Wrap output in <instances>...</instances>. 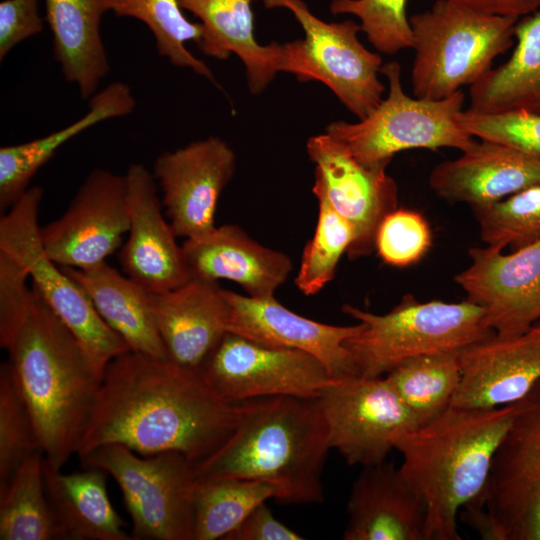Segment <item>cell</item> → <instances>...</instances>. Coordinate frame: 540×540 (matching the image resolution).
<instances>
[{
    "label": "cell",
    "instance_id": "cell-1",
    "mask_svg": "<svg viewBox=\"0 0 540 540\" xmlns=\"http://www.w3.org/2000/svg\"><path fill=\"white\" fill-rule=\"evenodd\" d=\"M249 407L250 400L218 397L195 369L129 350L104 370L77 455L117 443L143 456L178 452L194 467L223 445Z\"/></svg>",
    "mask_w": 540,
    "mask_h": 540
},
{
    "label": "cell",
    "instance_id": "cell-2",
    "mask_svg": "<svg viewBox=\"0 0 540 540\" xmlns=\"http://www.w3.org/2000/svg\"><path fill=\"white\" fill-rule=\"evenodd\" d=\"M24 316L0 329L14 380L46 460L61 469L78 446L101 385L88 352L32 284Z\"/></svg>",
    "mask_w": 540,
    "mask_h": 540
},
{
    "label": "cell",
    "instance_id": "cell-3",
    "mask_svg": "<svg viewBox=\"0 0 540 540\" xmlns=\"http://www.w3.org/2000/svg\"><path fill=\"white\" fill-rule=\"evenodd\" d=\"M330 449L319 398L265 397L250 400L232 435L192 468L196 482L267 481L279 488L276 500L281 503H322V472Z\"/></svg>",
    "mask_w": 540,
    "mask_h": 540
},
{
    "label": "cell",
    "instance_id": "cell-4",
    "mask_svg": "<svg viewBox=\"0 0 540 540\" xmlns=\"http://www.w3.org/2000/svg\"><path fill=\"white\" fill-rule=\"evenodd\" d=\"M518 402L491 409L449 406L397 443L401 474L426 508L425 540H460L458 515L485 488Z\"/></svg>",
    "mask_w": 540,
    "mask_h": 540
},
{
    "label": "cell",
    "instance_id": "cell-5",
    "mask_svg": "<svg viewBox=\"0 0 540 540\" xmlns=\"http://www.w3.org/2000/svg\"><path fill=\"white\" fill-rule=\"evenodd\" d=\"M518 19L479 13L450 0L413 14L409 23L415 56L413 95L439 100L472 86L492 69L493 60L514 44Z\"/></svg>",
    "mask_w": 540,
    "mask_h": 540
},
{
    "label": "cell",
    "instance_id": "cell-6",
    "mask_svg": "<svg viewBox=\"0 0 540 540\" xmlns=\"http://www.w3.org/2000/svg\"><path fill=\"white\" fill-rule=\"evenodd\" d=\"M342 311L362 323V329L345 341L359 377H384L402 361L439 352H458L494 333L485 312L469 300L420 302L405 295L385 314L352 305Z\"/></svg>",
    "mask_w": 540,
    "mask_h": 540
},
{
    "label": "cell",
    "instance_id": "cell-7",
    "mask_svg": "<svg viewBox=\"0 0 540 540\" xmlns=\"http://www.w3.org/2000/svg\"><path fill=\"white\" fill-rule=\"evenodd\" d=\"M380 73L388 81L386 98L356 123L335 121L326 127V133L357 161L388 165L396 153L404 150L464 151L475 143L459 121L465 101L461 90L439 100L410 97L402 87L399 63L383 64Z\"/></svg>",
    "mask_w": 540,
    "mask_h": 540
},
{
    "label": "cell",
    "instance_id": "cell-8",
    "mask_svg": "<svg viewBox=\"0 0 540 540\" xmlns=\"http://www.w3.org/2000/svg\"><path fill=\"white\" fill-rule=\"evenodd\" d=\"M460 515L487 540H540V384L518 402L479 497Z\"/></svg>",
    "mask_w": 540,
    "mask_h": 540
},
{
    "label": "cell",
    "instance_id": "cell-9",
    "mask_svg": "<svg viewBox=\"0 0 540 540\" xmlns=\"http://www.w3.org/2000/svg\"><path fill=\"white\" fill-rule=\"evenodd\" d=\"M86 468L111 475L132 519V540H193L196 480L188 459L178 452L137 456L109 443L78 455Z\"/></svg>",
    "mask_w": 540,
    "mask_h": 540
},
{
    "label": "cell",
    "instance_id": "cell-10",
    "mask_svg": "<svg viewBox=\"0 0 540 540\" xmlns=\"http://www.w3.org/2000/svg\"><path fill=\"white\" fill-rule=\"evenodd\" d=\"M266 8L292 13L305 37L284 43L282 72L301 81L326 85L359 120L382 101L385 86L379 79L382 58L359 40L360 25L353 20L325 22L303 0H262Z\"/></svg>",
    "mask_w": 540,
    "mask_h": 540
},
{
    "label": "cell",
    "instance_id": "cell-11",
    "mask_svg": "<svg viewBox=\"0 0 540 540\" xmlns=\"http://www.w3.org/2000/svg\"><path fill=\"white\" fill-rule=\"evenodd\" d=\"M43 190L29 187L0 217V251L24 266L32 284L75 334L103 376L108 363L128 345L99 316L81 287L46 253L40 238Z\"/></svg>",
    "mask_w": 540,
    "mask_h": 540
},
{
    "label": "cell",
    "instance_id": "cell-12",
    "mask_svg": "<svg viewBox=\"0 0 540 540\" xmlns=\"http://www.w3.org/2000/svg\"><path fill=\"white\" fill-rule=\"evenodd\" d=\"M196 370L205 384L229 403L273 396L319 398L338 381L311 354L229 331Z\"/></svg>",
    "mask_w": 540,
    "mask_h": 540
},
{
    "label": "cell",
    "instance_id": "cell-13",
    "mask_svg": "<svg viewBox=\"0 0 540 540\" xmlns=\"http://www.w3.org/2000/svg\"><path fill=\"white\" fill-rule=\"evenodd\" d=\"M319 399L330 447L350 466L386 461L398 441L420 426L385 377L338 380Z\"/></svg>",
    "mask_w": 540,
    "mask_h": 540
},
{
    "label": "cell",
    "instance_id": "cell-14",
    "mask_svg": "<svg viewBox=\"0 0 540 540\" xmlns=\"http://www.w3.org/2000/svg\"><path fill=\"white\" fill-rule=\"evenodd\" d=\"M129 230L125 174L96 168L65 212L40 228L47 255L61 267L89 269L120 249Z\"/></svg>",
    "mask_w": 540,
    "mask_h": 540
},
{
    "label": "cell",
    "instance_id": "cell-15",
    "mask_svg": "<svg viewBox=\"0 0 540 540\" xmlns=\"http://www.w3.org/2000/svg\"><path fill=\"white\" fill-rule=\"evenodd\" d=\"M306 151L314 163L315 196H323L354 229L346 254L351 260L370 255L382 220L398 208V187L388 165L364 164L326 132L308 139Z\"/></svg>",
    "mask_w": 540,
    "mask_h": 540
},
{
    "label": "cell",
    "instance_id": "cell-16",
    "mask_svg": "<svg viewBox=\"0 0 540 540\" xmlns=\"http://www.w3.org/2000/svg\"><path fill=\"white\" fill-rule=\"evenodd\" d=\"M235 168L234 151L216 136L164 151L156 158L152 174L177 237L195 239L216 228L217 202Z\"/></svg>",
    "mask_w": 540,
    "mask_h": 540
},
{
    "label": "cell",
    "instance_id": "cell-17",
    "mask_svg": "<svg viewBox=\"0 0 540 540\" xmlns=\"http://www.w3.org/2000/svg\"><path fill=\"white\" fill-rule=\"evenodd\" d=\"M468 256L470 265L454 281L467 300L484 309L495 334L519 335L540 320V241L509 254L472 247Z\"/></svg>",
    "mask_w": 540,
    "mask_h": 540
},
{
    "label": "cell",
    "instance_id": "cell-18",
    "mask_svg": "<svg viewBox=\"0 0 540 540\" xmlns=\"http://www.w3.org/2000/svg\"><path fill=\"white\" fill-rule=\"evenodd\" d=\"M129 230L119 249L123 273L150 293L176 288L191 279L182 245L163 215L156 180L143 164L125 173Z\"/></svg>",
    "mask_w": 540,
    "mask_h": 540
},
{
    "label": "cell",
    "instance_id": "cell-19",
    "mask_svg": "<svg viewBox=\"0 0 540 540\" xmlns=\"http://www.w3.org/2000/svg\"><path fill=\"white\" fill-rule=\"evenodd\" d=\"M461 381L451 406L491 409L524 399L540 384V320L515 336L488 337L459 351Z\"/></svg>",
    "mask_w": 540,
    "mask_h": 540
},
{
    "label": "cell",
    "instance_id": "cell-20",
    "mask_svg": "<svg viewBox=\"0 0 540 540\" xmlns=\"http://www.w3.org/2000/svg\"><path fill=\"white\" fill-rule=\"evenodd\" d=\"M230 305L228 331L267 345L304 351L317 358L338 380L359 377L345 341L362 323L335 326L296 314L275 298H254L223 289Z\"/></svg>",
    "mask_w": 540,
    "mask_h": 540
},
{
    "label": "cell",
    "instance_id": "cell-21",
    "mask_svg": "<svg viewBox=\"0 0 540 540\" xmlns=\"http://www.w3.org/2000/svg\"><path fill=\"white\" fill-rule=\"evenodd\" d=\"M150 301L168 359L182 367L196 370L228 332L230 305L218 282L191 278Z\"/></svg>",
    "mask_w": 540,
    "mask_h": 540
},
{
    "label": "cell",
    "instance_id": "cell-22",
    "mask_svg": "<svg viewBox=\"0 0 540 540\" xmlns=\"http://www.w3.org/2000/svg\"><path fill=\"white\" fill-rule=\"evenodd\" d=\"M428 183L441 199L476 207L540 184V160L511 146L475 141L454 159L437 164Z\"/></svg>",
    "mask_w": 540,
    "mask_h": 540
},
{
    "label": "cell",
    "instance_id": "cell-23",
    "mask_svg": "<svg viewBox=\"0 0 540 540\" xmlns=\"http://www.w3.org/2000/svg\"><path fill=\"white\" fill-rule=\"evenodd\" d=\"M347 514L344 540H425V504L393 463L362 467Z\"/></svg>",
    "mask_w": 540,
    "mask_h": 540
},
{
    "label": "cell",
    "instance_id": "cell-24",
    "mask_svg": "<svg viewBox=\"0 0 540 540\" xmlns=\"http://www.w3.org/2000/svg\"><path fill=\"white\" fill-rule=\"evenodd\" d=\"M182 250L191 278L230 280L254 298L273 297L292 271L288 255L263 246L234 224L185 239Z\"/></svg>",
    "mask_w": 540,
    "mask_h": 540
},
{
    "label": "cell",
    "instance_id": "cell-25",
    "mask_svg": "<svg viewBox=\"0 0 540 540\" xmlns=\"http://www.w3.org/2000/svg\"><path fill=\"white\" fill-rule=\"evenodd\" d=\"M203 27L197 43L206 56L226 60L235 54L245 67L251 94L262 93L282 72L284 43L259 44L254 34L251 0H177Z\"/></svg>",
    "mask_w": 540,
    "mask_h": 540
},
{
    "label": "cell",
    "instance_id": "cell-26",
    "mask_svg": "<svg viewBox=\"0 0 540 540\" xmlns=\"http://www.w3.org/2000/svg\"><path fill=\"white\" fill-rule=\"evenodd\" d=\"M55 60L65 80L90 99L110 71L101 36L110 0H44Z\"/></svg>",
    "mask_w": 540,
    "mask_h": 540
},
{
    "label": "cell",
    "instance_id": "cell-27",
    "mask_svg": "<svg viewBox=\"0 0 540 540\" xmlns=\"http://www.w3.org/2000/svg\"><path fill=\"white\" fill-rule=\"evenodd\" d=\"M62 269L81 287L99 316L130 350L168 359L149 291L107 262L89 269Z\"/></svg>",
    "mask_w": 540,
    "mask_h": 540
},
{
    "label": "cell",
    "instance_id": "cell-28",
    "mask_svg": "<svg viewBox=\"0 0 540 540\" xmlns=\"http://www.w3.org/2000/svg\"><path fill=\"white\" fill-rule=\"evenodd\" d=\"M135 106L130 87L120 81L112 82L89 99L88 111L72 124L41 138L1 147V213L7 212L18 201L36 173L66 142L98 123L131 114Z\"/></svg>",
    "mask_w": 540,
    "mask_h": 540
},
{
    "label": "cell",
    "instance_id": "cell-29",
    "mask_svg": "<svg viewBox=\"0 0 540 540\" xmlns=\"http://www.w3.org/2000/svg\"><path fill=\"white\" fill-rule=\"evenodd\" d=\"M44 483L65 540L132 539L110 502L104 471L64 474L44 458Z\"/></svg>",
    "mask_w": 540,
    "mask_h": 540
},
{
    "label": "cell",
    "instance_id": "cell-30",
    "mask_svg": "<svg viewBox=\"0 0 540 540\" xmlns=\"http://www.w3.org/2000/svg\"><path fill=\"white\" fill-rule=\"evenodd\" d=\"M510 58L470 86L469 110L540 114V9L518 19Z\"/></svg>",
    "mask_w": 540,
    "mask_h": 540
},
{
    "label": "cell",
    "instance_id": "cell-31",
    "mask_svg": "<svg viewBox=\"0 0 540 540\" xmlns=\"http://www.w3.org/2000/svg\"><path fill=\"white\" fill-rule=\"evenodd\" d=\"M44 458L32 453L0 491L1 540H65L46 493Z\"/></svg>",
    "mask_w": 540,
    "mask_h": 540
},
{
    "label": "cell",
    "instance_id": "cell-32",
    "mask_svg": "<svg viewBox=\"0 0 540 540\" xmlns=\"http://www.w3.org/2000/svg\"><path fill=\"white\" fill-rule=\"evenodd\" d=\"M384 377L424 425L451 405L461 381L459 351L406 359Z\"/></svg>",
    "mask_w": 540,
    "mask_h": 540
},
{
    "label": "cell",
    "instance_id": "cell-33",
    "mask_svg": "<svg viewBox=\"0 0 540 540\" xmlns=\"http://www.w3.org/2000/svg\"><path fill=\"white\" fill-rule=\"evenodd\" d=\"M279 488L251 479L197 482L193 497V540L223 539L260 504L277 499Z\"/></svg>",
    "mask_w": 540,
    "mask_h": 540
},
{
    "label": "cell",
    "instance_id": "cell-34",
    "mask_svg": "<svg viewBox=\"0 0 540 540\" xmlns=\"http://www.w3.org/2000/svg\"><path fill=\"white\" fill-rule=\"evenodd\" d=\"M182 10L177 0H110V11L137 19L150 29L160 56L173 66L189 68L218 86L208 65L185 46L187 41L196 44L200 41L203 27L199 22H190Z\"/></svg>",
    "mask_w": 540,
    "mask_h": 540
},
{
    "label": "cell",
    "instance_id": "cell-35",
    "mask_svg": "<svg viewBox=\"0 0 540 540\" xmlns=\"http://www.w3.org/2000/svg\"><path fill=\"white\" fill-rule=\"evenodd\" d=\"M472 210L488 246L515 251L540 241V184Z\"/></svg>",
    "mask_w": 540,
    "mask_h": 540
},
{
    "label": "cell",
    "instance_id": "cell-36",
    "mask_svg": "<svg viewBox=\"0 0 540 540\" xmlns=\"http://www.w3.org/2000/svg\"><path fill=\"white\" fill-rule=\"evenodd\" d=\"M318 200V221L306 244L295 284L304 295L319 293L333 280L340 258L354 241L352 225L323 197Z\"/></svg>",
    "mask_w": 540,
    "mask_h": 540
},
{
    "label": "cell",
    "instance_id": "cell-37",
    "mask_svg": "<svg viewBox=\"0 0 540 540\" xmlns=\"http://www.w3.org/2000/svg\"><path fill=\"white\" fill-rule=\"evenodd\" d=\"M42 450L32 414L8 361L0 366V491L23 461ZM43 451V450H42Z\"/></svg>",
    "mask_w": 540,
    "mask_h": 540
},
{
    "label": "cell",
    "instance_id": "cell-38",
    "mask_svg": "<svg viewBox=\"0 0 540 540\" xmlns=\"http://www.w3.org/2000/svg\"><path fill=\"white\" fill-rule=\"evenodd\" d=\"M406 3L407 0H333L330 12L357 17L361 31L375 49L392 55L413 47Z\"/></svg>",
    "mask_w": 540,
    "mask_h": 540
},
{
    "label": "cell",
    "instance_id": "cell-39",
    "mask_svg": "<svg viewBox=\"0 0 540 540\" xmlns=\"http://www.w3.org/2000/svg\"><path fill=\"white\" fill-rule=\"evenodd\" d=\"M431 244L432 233L427 220L416 211L397 208L382 220L375 250L384 263L406 267L421 260Z\"/></svg>",
    "mask_w": 540,
    "mask_h": 540
},
{
    "label": "cell",
    "instance_id": "cell-40",
    "mask_svg": "<svg viewBox=\"0 0 540 540\" xmlns=\"http://www.w3.org/2000/svg\"><path fill=\"white\" fill-rule=\"evenodd\" d=\"M462 127L474 138L502 143L540 160V114L523 110L459 115Z\"/></svg>",
    "mask_w": 540,
    "mask_h": 540
},
{
    "label": "cell",
    "instance_id": "cell-41",
    "mask_svg": "<svg viewBox=\"0 0 540 540\" xmlns=\"http://www.w3.org/2000/svg\"><path fill=\"white\" fill-rule=\"evenodd\" d=\"M43 30L38 0L0 2V61L22 41Z\"/></svg>",
    "mask_w": 540,
    "mask_h": 540
},
{
    "label": "cell",
    "instance_id": "cell-42",
    "mask_svg": "<svg viewBox=\"0 0 540 540\" xmlns=\"http://www.w3.org/2000/svg\"><path fill=\"white\" fill-rule=\"evenodd\" d=\"M23 265L0 251V328L20 319L28 310L32 291Z\"/></svg>",
    "mask_w": 540,
    "mask_h": 540
},
{
    "label": "cell",
    "instance_id": "cell-43",
    "mask_svg": "<svg viewBox=\"0 0 540 540\" xmlns=\"http://www.w3.org/2000/svg\"><path fill=\"white\" fill-rule=\"evenodd\" d=\"M303 537L278 521L266 502L257 506L224 540H301Z\"/></svg>",
    "mask_w": 540,
    "mask_h": 540
},
{
    "label": "cell",
    "instance_id": "cell-44",
    "mask_svg": "<svg viewBox=\"0 0 540 540\" xmlns=\"http://www.w3.org/2000/svg\"><path fill=\"white\" fill-rule=\"evenodd\" d=\"M470 10L520 19L540 9V0H450Z\"/></svg>",
    "mask_w": 540,
    "mask_h": 540
}]
</instances>
